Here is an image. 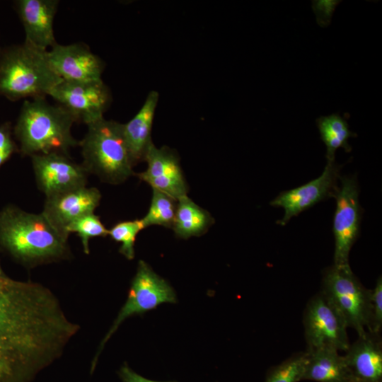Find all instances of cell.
<instances>
[{"label":"cell","mask_w":382,"mask_h":382,"mask_svg":"<svg viewBox=\"0 0 382 382\" xmlns=\"http://www.w3.org/2000/svg\"><path fill=\"white\" fill-rule=\"evenodd\" d=\"M0 289V357L29 382L59 357L79 326L42 285L8 279Z\"/></svg>","instance_id":"1"},{"label":"cell","mask_w":382,"mask_h":382,"mask_svg":"<svg viewBox=\"0 0 382 382\" xmlns=\"http://www.w3.org/2000/svg\"><path fill=\"white\" fill-rule=\"evenodd\" d=\"M0 244L16 259L30 264L59 259L67 252V238L42 213L13 206L0 212Z\"/></svg>","instance_id":"2"},{"label":"cell","mask_w":382,"mask_h":382,"mask_svg":"<svg viewBox=\"0 0 382 382\" xmlns=\"http://www.w3.org/2000/svg\"><path fill=\"white\" fill-rule=\"evenodd\" d=\"M75 118L59 105H52L45 98L25 100L15 132L25 155L57 153L67 156L79 142L72 136Z\"/></svg>","instance_id":"3"},{"label":"cell","mask_w":382,"mask_h":382,"mask_svg":"<svg viewBox=\"0 0 382 382\" xmlns=\"http://www.w3.org/2000/svg\"><path fill=\"white\" fill-rule=\"evenodd\" d=\"M46 52L26 41L6 52L0 59V93L12 100L48 96L62 79Z\"/></svg>","instance_id":"4"},{"label":"cell","mask_w":382,"mask_h":382,"mask_svg":"<svg viewBox=\"0 0 382 382\" xmlns=\"http://www.w3.org/2000/svg\"><path fill=\"white\" fill-rule=\"evenodd\" d=\"M80 143L82 165L104 181L119 184L132 175L133 164L122 134V124L104 117L87 125Z\"/></svg>","instance_id":"5"},{"label":"cell","mask_w":382,"mask_h":382,"mask_svg":"<svg viewBox=\"0 0 382 382\" xmlns=\"http://www.w3.org/2000/svg\"><path fill=\"white\" fill-rule=\"evenodd\" d=\"M321 292L343 318L347 328L358 335L365 334L371 322L370 291L352 272L349 265L332 266L323 274Z\"/></svg>","instance_id":"6"},{"label":"cell","mask_w":382,"mask_h":382,"mask_svg":"<svg viewBox=\"0 0 382 382\" xmlns=\"http://www.w3.org/2000/svg\"><path fill=\"white\" fill-rule=\"evenodd\" d=\"M176 301V294L170 284L158 275L147 263L140 260L131 283L127 299L102 340L93 366L105 344L126 318L134 315H142L161 303H174Z\"/></svg>","instance_id":"7"},{"label":"cell","mask_w":382,"mask_h":382,"mask_svg":"<svg viewBox=\"0 0 382 382\" xmlns=\"http://www.w3.org/2000/svg\"><path fill=\"white\" fill-rule=\"evenodd\" d=\"M306 351L329 348L347 351L350 345L347 325L332 303L322 293L308 303L303 316Z\"/></svg>","instance_id":"8"},{"label":"cell","mask_w":382,"mask_h":382,"mask_svg":"<svg viewBox=\"0 0 382 382\" xmlns=\"http://www.w3.org/2000/svg\"><path fill=\"white\" fill-rule=\"evenodd\" d=\"M58 105L87 125L103 118L111 93L103 80L76 82L62 80L49 93Z\"/></svg>","instance_id":"9"},{"label":"cell","mask_w":382,"mask_h":382,"mask_svg":"<svg viewBox=\"0 0 382 382\" xmlns=\"http://www.w3.org/2000/svg\"><path fill=\"white\" fill-rule=\"evenodd\" d=\"M341 185L335 193L336 209L333 219L335 237L334 265H349V254L356 241L361 219L357 180L351 177L340 178Z\"/></svg>","instance_id":"10"},{"label":"cell","mask_w":382,"mask_h":382,"mask_svg":"<svg viewBox=\"0 0 382 382\" xmlns=\"http://www.w3.org/2000/svg\"><path fill=\"white\" fill-rule=\"evenodd\" d=\"M340 166L328 162L323 173L318 178L296 188L282 192L270 204L282 207L284 215L279 223L285 225L293 216L313 207L319 202L335 197L338 189Z\"/></svg>","instance_id":"11"},{"label":"cell","mask_w":382,"mask_h":382,"mask_svg":"<svg viewBox=\"0 0 382 382\" xmlns=\"http://www.w3.org/2000/svg\"><path fill=\"white\" fill-rule=\"evenodd\" d=\"M31 159L37 184L46 197L86 186L88 172L66 155L37 154Z\"/></svg>","instance_id":"12"},{"label":"cell","mask_w":382,"mask_h":382,"mask_svg":"<svg viewBox=\"0 0 382 382\" xmlns=\"http://www.w3.org/2000/svg\"><path fill=\"white\" fill-rule=\"evenodd\" d=\"M47 60L56 74L64 81L88 82L100 81L104 64L102 60L82 43H57L46 52Z\"/></svg>","instance_id":"13"},{"label":"cell","mask_w":382,"mask_h":382,"mask_svg":"<svg viewBox=\"0 0 382 382\" xmlns=\"http://www.w3.org/2000/svg\"><path fill=\"white\" fill-rule=\"evenodd\" d=\"M145 171L138 174L152 189L161 191L178 199L187 195V185L177 154L168 146L157 148L152 143L146 154Z\"/></svg>","instance_id":"14"},{"label":"cell","mask_w":382,"mask_h":382,"mask_svg":"<svg viewBox=\"0 0 382 382\" xmlns=\"http://www.w3.org/2000/svg\"><path fill=\"white\" fill-rule=\"evenodd\" d=\"M101 199L96 187L82 186L46 197L42 214L65 237L66 227L77 219L93 213Z\"/></svg>","instance_id":"15"},{"label":"cell","mask_w":382,"mask_h":382,"mask_svg":"<svg viewBox=\"0 0 382 382\" xmlns=\"http://www.w3.org/2000/svg\"><path fill=\"white\" fill-rule=\"evenodd\" d=\"M57 0H21L17 8L24 27L25 41L47 51L57 42L53 23L57 13Z\"/></svg>","instance_id":"16"},{"label":"cell","mask_w":382,"mask_h":382,"mask_svg":"<svg viewBox=\"0 0 382 382\" xmlns=\"http://www.w3.org/2000/svg\"><path fill=\"white\" fill-rule=\"evenodd\" d=\"M355 382H382V346L379 335L366 332L350 345L344 356Z\"/></svg>","instance_id":"17"},{"label":"cell","mask_w":382,"mask_h":382,"mask_svg":"<svg viewBox=\"0 0 382 382\" xmlns=\"http://www.w3.org/2000/svg\"><path fill=\"white\" fill-rule=\"evenodd\" d=\"M159 94L151 91L138 112L128 122L122 124V134L133 166L144 161L153 143L151 130Z\"/></svg>","instance_id":"18"},{"label":"cell","mask_w":382,"mask_h":382,"mask_svg":"<svg viewBox=\"0 0 382 382\" xmlns=\"http://www.w3.org/2000/svg\"><path fill=\"white\" fill-rule=\"evenodd\" d=\"M306 359L302 380L318 382H355L344 356L338 351L319 349L306 351Z\"/></svg>","instance_id":"19"},{"label":"cell","mask_w":382,"mask_h":382,"mask_svg":"<svg viewBox=\"0 0 382 382\" xmlns=\"http://www.w3.org/2000/svg\"><path fill=\"white\" fill-rule=\"evenodd\" d=\"M210 214L195 204L187 195L178 199L172 228L175 235L187 239L203 234L213 224Z\"/></svg>","instance_id":"20"},{"label":"cell","mask_w":382,"mask_h":382,"mask_svg":"<svg viewBox=\"0 0 382 382\" xmlns=\"http://www.w3.org/2000/svg\"><path fill=\"white\" fill-rule=\"evenodd\" d=\"M316 125L326 146L328 162L335 161V152L339 148H343L346 152L352 151L348 139L357 135L349 129L347 120L339 113L320 116L316 119Z\"/></svg>","instance_id":"21"},{"label":"cell","mask_w":382,"mask_h":382,"mask_svg":"<svg viewBox=\"0 0 382 382\" xmlns=\"http://www.w3.org/2000/svg\"><path fill=\"white\" fill-rule=\"evenodd\" d=\"M152 190V198L149 211L141 219L144 227L158 225L172 228L178 200L161 191Z\"/></svg>","instance_id":"22"},{"label":"cell","mask_w":382,"mask_h":382,"mask_svg":"<svg viewBox=\"0 0 382 382\" xmlns=\"http://www.w3.org/2000/svg\"><path fill=\"white\" fill-rule=\"evenodd\" d=\"M66 232L68 235L70 233H76L79 235L83 251L86 254L89 253L88 243L91 238L108 235V229L94 213L86 214L71 223L66 227Z\"/></svg>","instance_id":"23"},{"label":"cell","mask_w":382,"mask_h":382,"mask_svg":"<svg viewBox=\"0 0 382 382\" xmlns=\"http://www.w3.org/2000/svg\"><path fill=\"white\" fill-rule=\"evenodd\" d=\"M141 219L122 221L108 229V235L121 243L120 253L128 260L134 257V243L139 231L144 228Z\"/></svg>","instance_id":"24"},{"label":"cell","mask_w":382,"mask_h":382,"mask_svg":"<svg viewBox=\"0 0 382 382\" xmlns=\"http://www.w3.org/2000/svg\"><path fill=\"white\" fill-rule=\"evenodd\" d=\"M306 352L296 354L271 369L265 382H299L302 380Z\"/></svg>","instance_id":"25"},{"label":"cell","mask_w":382,"mask_h":382,"mask_svg":"<svg viewBox=\"0 0 382 382\" xmlns=\"http://www.w3.org/2000/svg\"><path fill=\"white\" fill-rule=\"evenodd\" d=\"M371 322L368 332L379 335L382 328V279L378 277L374 289L370 291Z\"/></svg>","instance_id":"26"},{"label":"cell","mask_w":382,"mask_h":382,"mask_svg":"<svg viewBox=\"0 0 382 382\" xmlns=\"http://www.w3.org/2000/svg\"><path fill=\"white\" fill-rule=\"evenodd\" d=\"M14 151V144L7 127H0V166Z\"/></svg>","instance_id":"27"},{"label":"cell","mask_w":382,"mask_h":382,"mask_svg":"<svg viewBox=\"0 0 382 382\" xmlns=\"http://www.w3.org/2000/svg\"><path fill=\"white\" fill-rule=\"evenodd\" d=\"M119 375L123 382H176V381H156L148 379L137 374L127 365L121 367Z\"/></svg>","instance_id":"28"},{"label":"cell","mask_w":382,"mask_h":382,"mask_svg":"<svg viewBox=\"0 0 382 382\" xmlns=\"http://www.w3.org/2000/svg\"><path fill=\"white\" fill-rule=\"evenodd\" d=\"M0 382H21L11 367L1 357Z\"/></svg>","instance_id":"29"},{"label":"cell","mask_w":382,"mask_h":382,"mask_svg":"<svg viewBox=\"0 0 382 382\" xmlns=\"http://www.w3.org/2000/svg\"><path fill=\"white\" fill-rule=\"evenodd\" d=\"M4 273H3L2 270H1V268L0 267V276H4Z\"/></svg>","instance_id":"30"}]
</instances>
